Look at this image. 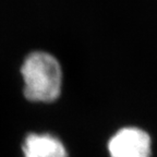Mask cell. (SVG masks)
<instances>
[{"mask_svg":"<svg viewBox=\"0 0 157 157\" xmlns=\"http://www.w3.org/2000/svg\"><path fill=\"white\" fill-rule=\"evenodd\" d=\"M23 95L33 103H52L60 96L62 70L59 61L46 52H29L20 67Z\"/></svg>","mask_w":157,"mask_h":157,"instance_id":"1","label":"cell"},{"mask_svg":"<svg viewBox=\"0 0 157 157\" xmlns=\"http://www.w3.org/2000/svg\"><path fill=\"white\" fill-rule=\"evenodd\" d=\"M110 157H151V137L134 127L119 130L108 143Z\"/></svg>","mask_w":157,"mask_h":157,"instance_id":"2","label":"cell"},{"mask_svg":"<svg viewBox=\"0 0 157 157\" xmlns=\"http://www.w3.org/2000/svg\"><path fill=\"white\" fill-rule=\"evenodd\" d=\"M23 157H68L64 145L50 133L31 132L21 145Z\"/></svg>","mask_w":157,"mask_h":157,"instance_id":"3","label":"cell"}]
</instances>
